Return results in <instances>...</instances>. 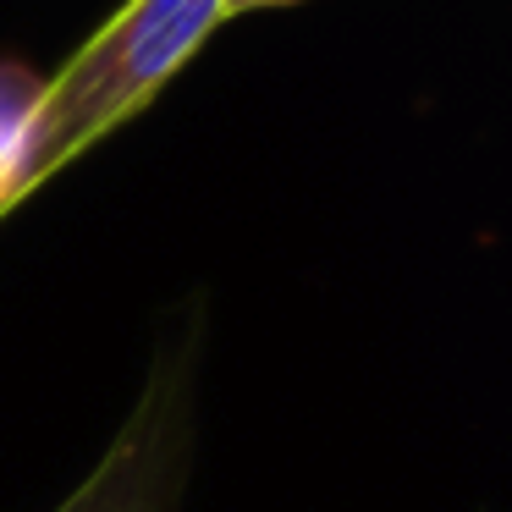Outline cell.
Instances as JSON below:
<instances>
[{
	"label": "cell",
	"instance_id": "3957f363",
	"mask_svg": "<svg viewBox=\"0 0 512 512\" xmlns=\"http://www.w3.org/2000/svg\"><path fill=\"white\" fill-rule=\"evenodd\" d=\"M45 83L28 61H0V210L34 188V144L45 116Z\"/></svg>",
	"mask_w": 512,
	"mask_h": 512
},
{
	"label": "cell",
	"instance_id": "6da1fadb",
	"mask_svg": "<svg viewBox=\"0 0 512 512\" xmlns=\"http://www.w3.org/2000/svg\"><path fill=\"white\" fill-rule=\"evenodd\" d=\"M215 23H226V0H127L45 83L34 182L155 100L160 83L188 67V56L215 34Z\"/></svg>",
	"mask_w": 512,
	"mask_h": 512
},
{
	"label": "cell",
	"instance_id": "277c9868",
	"mask_svg": "<svg viewBox=\"0 0 512 512\" xmlns=\"http://www.w3.org/2000/svg\"><path fill=\"white\" fill-rule=\"evenodd\" d=\"M265 6H292V0H226V17H248V12H265Z\"/></svg>",
	"mask_w": 512,
	"mask_h": 512
},
{
	"label": "cell",
	"instance_id": "7a4b0ae2",
	"mask_svg": "<svg viewBox=\"0 0 512 512\" xmlns=\"http://www.w3.org/2000/svg\"><path fill=\"white\" fill-rule=\"evenodd\" d=\"M193 452V358L155 369L133 419L56 512H177Z\"/></svg>",
	"mask_w": 512,
	"mask_h": 512
}]
</instances>
